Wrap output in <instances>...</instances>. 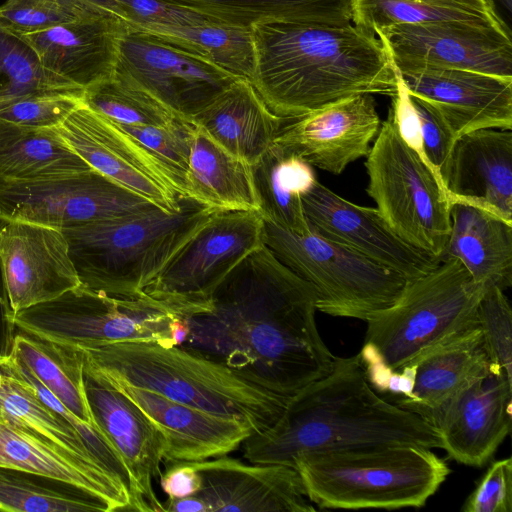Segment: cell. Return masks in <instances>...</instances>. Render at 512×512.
I'll return each mask as SVG.
<instances>
[{"label":"cell","instance_id":"cell-48","mask_svg":"<svg viewBox=\"0 0 512 512\" xmlns=\"http://www.w3.org/2000/svg\"><path fill=\"white\" fill-rule=\"evenodd\" d=\"M389 110L402 139L424 157L419 119L399 73L398 89Z\"/></svg>","mask_w":512,"mask_h":512},{"label":"cell","instance_id":"cell-15","mask_svg":"<svg viewBox=\"0 0 512 512\" xmlns=\"http://www.w3.org/2000/svg\"><path fill=\"white\" fill-rule=\"evenodd\" d=\"M56 130L93 170L164 211L180 208L183 196L152 154L84 102Z\"/></svg>","mask_w":512,"mask_h":512},{"label":"cell","instance_id":"cell-17","mask_svg":"<svg viewBox=\"0 0 512 512\" xmlns=\"http://www.w3.org/2000/svg\"><path fill=\"white\" fill-rule=\"evenodd\" d=\"M0 276L15 314L81 285L63 230L0 219Z\"/></svg>","mask_w":512,"mask_h":512},{"label":"cell","instance_id":"cell-5","mask_svg":"<svg viewBox=\"0 0 512 512\" xmlns=\"http://www.w3.org/2000/svg\"><path fill=\"white\" fill-rule=\"evenodd\" d=\"M216 211L182 197L176 212L154 207L63 232L81 285L132 298L144 295L171 258Z\"/></svg>","mask_w":512,"mask_h":512},{"label":"cell","instance_id":"cell-11","mask_svg":"<svg viewBox=\"0 0 512 512\" xmlns=\"http://www.w3.org/2000/svg\"><path fill=\"white\" fill-rule=\"evenodd\" d=\"M262 244L263 217L259 212L217 210L144 293L177 315L205 310L221 281Z\"/></svg>","mask_w":512,"mask_h":512},{"label":"cell","instance_id":"cell-20","mask_svg":"<svg viewBox=\"0 0 512 512\" xmlns=\"http://www.w3.org/2000/svg\"><path fill=\"white\" fill-rule=\"evenodd\" d=\"M399 75L409 95L436 110L457 138L479 129H512V77L462 69Z\"/></svg>","mask_w":512,"mask_h":512},{"label":"cell","instance_id":"cell-40","mask_svg":"<svg viewBox=\"0 0 512 512\" xmlns=\"http://www.w3.org/2000/svg\"><path fill=\"white\" fill-rule=\"evenodd\" d=\"M83 102L124 126H161L179 118L138 84L115 72L86 88Z\"/></svg>","mask_w":512,"mask_h":512},{"label":"cell","instance_id":"cell-43","mask_svg":"<svg viewBox=\"0 0 512 512\" xmlns=\"http://www.w3.org/2000/svg\"><path fill=\"white\" fill-rule=\"evenodd\" d=\"M83 95L76 92L31 94L0 108V120L32 128H57L83 103Z\"/></svg>","mask_w":512,"mask_h":512},{"label":"cell","instance_id":"cell-34","mask_svg":"<svg viewBox=\"0 0 512 512\" xmlns=\"http://www.w3.org/2000/svg\"><path fill=\"white\" fill-rule=\"evenodd\" d=\"M212 22L251 28L257 22L283 20L324 25L351 23L348 0H157Z\"/></svg>","mask_w":512,"mask_h":512},{"label":"cell","instance_id":"cell-21","mask_svg":"<svg viewBox=\"0 0 512 512\" xmlns=\"http://www.w3.org/2000/svg\"><path fill=\"white\" fill-rule=\"evenodd\" d=\"M201 476L194 494L207 512H312L298 471L289 465L247 464L226 456L193 462Z\"/></svg>","mask_w":512,"mask_h":512},{"label":"cell","instance_id":"cell-2","mask_svg":"<svg viewBox=\"0 0 512 512\" xmlns=\"http://www.w3.org/2000/svg\"><path fill=\"white\" fill-rule=\"evenodd\" d=\"M251 35V83L283 120L358 94L397 92L398 73L382 43L352 23L266 20Z\"/></svg>","mask_w":512,"mask_h":512},{"label":"cell","instance_id":"cell-23","mask_svg":"<svg viewBox=\"0 0 512 512\" xmlns=\"http://www.w3.org/2000/svg\"><path fill=\"white\" fill-rule=\"evenodd\" d=\"M113 386L159 429L165 440V462H199L226 456L254 433L250 424L239 419L212 414L149 390Z\"/></svg>","mask_w":512,"mask_h":512},{"label":"cell","instance_id":"cell-12","mask_svg":"<svg viewBox=\"0 0 512 512\" xmlns=\"http://www.w3.org/2000/svg\"><path fill=\"white\" fill-rule=\"evenodd\" d=\"M114 72L190 122L239 79L185 45L130 26L120 41Z\"/></svg>","mask_w":512,"mask_h":512},{"label":"cell","instance_id":"cell-24","mask_svg":"<svg viewBox=\"0 0 512 512\" xmlns=\"http://www.w3.org/2000/svg\"><path fill=\"white\" fill-rule=\"evenodd\" d=\"M128 27L114 16L76 18L21 36L46 69L85 90L113 75Z\"/></svg>","mask_w":512,"mask_h":512},{"label":"cell","instance_id":"cell-38","mask_svg":"<svg viewBox=\"0 0 512 512\" xmlns=\"http://www.w3.org/2000/svg\"><path fill=\"white\" fill-rule=\"evenodd\" d=\"M0 374L1 414L62 448L107 468L94 453L88 438L76 427L47 406L29 387L3 372Z\"/></svg>","mask_w":512,"mask_h":512},{"label":"cell","instance_id":"cell-41","mask_svg":"<svg viewBox=\"0 0 512 512\" xmlns=\"http://www.w3.org/2000/svg\"><path fill=\"white\" fill-rule=\"evenodd\" d=\"M119 126L152 154L168 174L178 193L187 197L186 176L195 125L177 118L161 126Z\"/></svg>","mask_w":512,"mask_h":512},{"label":"cell","instance_id":"cell-14","mask_svg":"<svg viewBox=\"0 0 512 512\" xmlns=\"http://www.w3.org/2000/svg\"><path fill=\"white\" fill-rule=\"evenodd\" d=\"M399 73L462 69L512 77V36L460 23L397 24L375 30Z\"/></svg>","mask_w":512,"mask_h":512},{"label":"cell","instance_id":"cell-16","mask_svg":"<svg viewBox=\"0 0 512 512\" xmlns=\"http://www.w3.org/2000/svg\"><path fill=\"white\" fill-rule=\"evenodd\" d=\"M302 205L311 231L407 280L427 274L440 263L438 257L401 238L377 208L352 203L317 180L303 194Z\"/></svg>","mask_w":512,"mask_h":512},{"label":"cell","instance_id":"cell-42","mask_svg":"<svg viewBox=\"0 0 512 512\" xmlns=\"http://www.w3.org/2000/svg\"><path fill=\"white\" fill-rule=\"evenodd\" d=\"M477 321L490 362L512 378V311L504 290L485 287Z\"/></svg>","mask_w":512,"mask_h":512},{"label":"cell","instance_id":"cell-1","mask_svg":"<svg viewBox=\"0 0 512 512\" xmlns=\"http://www.w3.org/2000/svg\"><path fill=\"white\" fill-rule=\"evenodd\" d=\"M316 310L314 288L262 244L221 281L205 310L177 315L185 327L178 346L290 397L333 366Z\"/></svg>","mask_w":512,"mask_h":512},{"label":"cell","instance_id":"cell-3","mask_svg":"<svg viewBox=\"0 0 512 512\" xmlns=\"http://www.w3.org/2000/svg\"><path fill=\"white\" fill-rule=\"evenodd\" d=\"M372 445L441 448L438 430L380 396L359 355L334 357L329 374L292 395L267 429L243 443L250 463L293 467L300 454Z\"/></svg>","mask_w":512,"mask_h":512},{"label":"cell","instance_id":"cell-45","mask_svg":"<svg viewBox=\"0 0 512 512\" xmlns=\"http://www.w3.org/2000/svg\"><path fill=\"white\" fill-rule=\"evenodd\" d=\"M410 98L420 123L423 155L444 185L457 136L430 105Z\"/></svg>","mask_w":512,"mask_h":512},{"label":"cell","instance_id":"cell-31","mask_svg":"<svg viewBox=\"0 0 512 512\" xmlns=\"http://www.w3.org/2000/svg\"><path fill=\"white\" fill-rule=\"evenodd\" d=\"M351 23L361 31L397 24L460 23L511 35L492 0H348ZM512 36V35H511Z\"/></svg>","mask_w":512,"mask_h":512},{"label":"cell","instance_id":"cell-35","mask_svg":"<svg viewBox=\"0 0 512 512\" xmlns=\"http://www.w3.org/2000/svg\"><path fill=\"white\" fill-rule=\"evenodd\" d=\"M12 355L22 361L80 422L98 431L85 394L83 355L79 349L18 331Z\"/></svg>","mask_w":512,"mask_h":512},{"label":"cell","instance_id":"cell-28","mask_svg":"<svg viewBox=\"0 0 512 512\" xmlns=\"http://www.w3.org/2000/svg\"><path fill=\"white\" fill-rule=\"evenodd\" d=\"M282 121L251 81L241 78L192 118L220 147L251 166L275 142Z\"/></svg>","mask_w":512,"mask_h":512},{"label":"cell","instance_id":"cell-37","mask_svg":"<svg viewBox=\"0 0 512 512\" xmlns=\"http://www.w3.org/2000/svg\"><path fill=\"white\" fill-rule=\"evenodd\" d=\"M130 27L157 33L185 45L237 78L251 81L253 77L254 47L251 28L211 21L196 25Z\"/></svg>","mask_w":512,"mask_h":512},{"label":"cell","instance_id":"cell-26","mask_svg":"<svg viewBox=\"0 0 512 512\" xmlns=\"http://www.w3.org/2000/svg\"><path fill=\"white\" fill-rule=\"evenodd\" d=\"M413 364L415 379L410 397L390 401L437 429L450 405L492 363L477 325L427 352Z\"/></svg>","mask_w":512,"mask_h":512},{"label":"cell","instance_id":"cell-33","mask_svg":"<svg viewBox=\"0 0 512 512\" xmlns=\"http://www.w3.org/2000/svg\"><path fill=\"white\" fill-rule=\"evenodd\" d=\"M252 174L263 219L299 234L309 233L302 196L316 181L312 166L274 142L252 165Z\"/></svg>","mask_w":512,"mask_h":512},{"label":"cell","instance_id":"cell-27","mask_svg":"<svg viewBox=\"0 0 512 512\" xmlns=\"http://www.w3.org/2000/svg\"><path fill=\"white\" fill-rule=\"evenodd\" d=\"M0 465L41 474L104 500L113 511H131L124 485L103 465L74 454L0 413Z\"/></svg>","mask_w":512,"mask_h":512},{"label":"cell","instance_id":"cell-19","mask_svg":"<svg viewBox=\"0 0 512 512\" xmlns=\"http://www.w3.org/2000/svg\"><path fill=\"white\" fill-rule=\"evenodd\" d=\"M291 120L275 142L335 175L368 155L381 127L372 94L350 96Z\"/></svg>","mask_w":512,"mask_h":512},{"label":"cell","instance_id":"cell-52","mask_svg":"<svg viewBox=\"0 0 512 512\" xmlns=\"http://www.w3.org/2000/svg\"><path fill=\"white\" fill-rule=\"evenodd\" d=\"M1 379H2V377H1V374H0V382H1Z\"/></svg>","mask_w":512,"mask_h":512},{"label":"cell","instance_id":"cell-29","mask_svg":"<svg viewBox=\"0 0 512 512\" xmlns=\"http://www.w3.org/2000/svg\"><path fill=\"white\" fill-rule=\"evenodd\" d=\"M451 228L439 260H458L472 279L502 290L512 285V224L479 206L454 201Z\"/></svg>","mask_w":512,"mask_h":512},{"label":"cell","instance_id":"cell-25","mask_svg":"<svg viewBox=\"0 0 512 512\" xmlns=\"http://www.w3.org/2000/svg\"><path fill=\"white\" fill-rule=\"evenodd\" d=\"M445 189L450 203L479 206L512 224V132L479 129L459 136Z\"/></svg>","mask_w":512,"mask_h":512},{"label":"cell","instance_id":"cell-7","mask_svg":"<svg viewBox=\"0 0 512 512\" xmlns=\"http://www.w3.org/2000/svg\"><path fill=\"white\" fill-rule=\"evenodd\" d=\"M485 287L458 260L441 261L427 274L408 280L392 305L366 318L364 343L393 370L413 364L478 325Z\"/></svg>","mask_w":512,"mask_h":512},{"label":"cell","instance_id":"cell-49","mask_svg":"<svg viewBox=\"0 0 512 512\" xmlns=\"http://www.w3.org/2000/svg\"><path fill=\"white\" fill-rule=\"evenodd\" d=\"M161 472L160 485L168 498H183L196 494L201 488V476L193 462H165Z\"/></svg>","mask_w":512,"mask_h":512},{"label":"cell","instance_id":"cell-46","mask_svg":"<svg viewBox=\"0 0 512 512\" xmlns=\"http://www.w3.org/2000/svg\"><path fill=\"white\" fill-rule=\"evenodd\" d=\"M512 458L492 462L463 504L464 512H511Z\"/></svg>","mask_w":512,"mask_h":512},{"label":"cell","instance_id":"cell-18","mask_svg":"<svg viewBox=\"0 0 512 512\" xmlns=\"http://www.w3.org/2000/svg\"><path fill=\"white\" fill-rule=\"evenodd\" d=\"M83 370L85 394L96 427L129 471L131 511H165L152 488L164 461L163 435L124 393L84 366Z\"/></svg>","mask_w":512,"mask_h":512},{"label":"cell","instance_id":"cell-36","mask_svg":"<svg viewBox=\"0 0 512 512\" xmlns=\"http://www.w3.org/2000/svg\"><path fill=\"white\" fill-rule=\"evenodd\" d=\"M0 510L22 512L113 511L103 498L77 486L0 465Z\"/></svg>","mask_w":512,"mask_h":512},{"label":"cell","instance_id":"cell-6","mask_svg":"<svg viewBox=\"0 0 512 512\" xmlns=\"http://www.w3.org/2000/svg\"><path fill=\"white\" fill-rule=\"evenodd\" d=\"M293 467L321 509H400L426 504L450 474L446 461L418 445L312 451Z\"/></svg>","mask_w":512,"mask_h":512},{"label":"cell","instance_id":"cell-39","mask_svg":"<svg viewBox=\"0 0 512 512\" xmlns=\"http://www.w3.org/2000/svg\"><path fill=\"white\" fill-rule=\"evenodd\" d=\"M84 93V89L46 69L34 48L0 24V108L28 95Z\"/></svg>","mask_w":512,"mask_h":512},{"label":"cell","instance_id":"cell-51","mask_svg":"<svg viewBox=\"0 0 512 512\" xmlns=\"http://www.w3.org/2000/svg\"><path fill=\"white\" fill-rule=\"evenodd\" d=\"M498 10V12L503 17V12L506 17L510 20L512 14V0H492ZM504 19V18H503Z\"/></svg>","mask_w":512,"mask_h":512},{"label":"cell","instance_id":"cell-50","mask_svg":"<svg viewBox=\"0 0 512 512\" xmlns=\"http://www.w3.org/2000/svg\"><path fill=\"white\" fill-rule=\"evenodd\" d=\"M58 2L74 18L114 16L128 23L115 0H58Z\"/></svg>","mask_w":512,"mask_h":512},{"label":"cell","instance_id":"cell-44","mask_svg":"<svg viewBox=\"0 0 512 512\" xmlns=\"http://www.w3.org/2000/svg\"><path fill=\"white\" fill-rule=\"evenodd\" d=\"M74 19L58 0H6L0 5V24L18 35L40 32Z\"/></svg>","mask_w":512,"mask_h":512},{"label":"cell","instance_id":"cell-32","mask_svg":"<svg viewBox=\"0 0 512 512\" xmlns=\"http://www.w3.org/2000/svg\"><path fill=\"white\" fill-rule=\"evenodd\" d=\"M90 170L56 128H32L0 120V181H30Z\"/></svg>","mask_w":512,"mask_h":512},{"label":"cell","instance_id":"cell-13","mask_svg":"<svg viewBox=\"0 0 512 512\" xmlns=\"http://www.w3.org/2000/svg\"><path fill=\"white\" fill-rule=\"evenodd\" d=\"M154 207L93 169L30 181H0V219L61 230L131 216Z\"/></svg>","mask_w":512,"mask_h":512},{"label":"cell","instance_id":"cell-30","mask_svg":"<svg viewBox=\"0 0 512 512\" xmlns=\"http://www.w3.org/2000/svg\"><path fill=\"white\" fill-rule=\"evenodd\" d=\"M186 196L216 210L260 213L252 166L228 153L196 125Z\"/></svg>","mask_w":512,"mask_h":512},{"label":"cell","instance_id":"cell-47","mask_svg":"<svg viewBox=\"0 0 512 512\" xmlns=\"http://www.w3.org/2000/svg\"><path fill=\"white\" fill-rule=\"evenodd\" d=\"M122 9L129 26L142 25H196L208 22L205 17L176 10L157 0H115ZM212 22V21H211Z\"/></svg>","mask_w":512,"mask_h":512},{"label":"cell","instance_id":"cell-8","mask_svg":"<svg viewBox=\"0 0 512 512\" xmlns=\"http://www.w3.org/2000/svg\"><path fill=\"white\" fill-rule=\"evenodd\" d=\"M18 331L73 348L153 341L178 345L184 324L165 303L147 296L123 298L83 285L15 315Z\"/></svg>","mask_w":512,"mask_h":512},{"label":"cell","instance_id":"cell-9","mask_svg":"<svg viewBox=\"0 0 512 512\" xmlns=\"http://www.w3.org/2000/svg\"><path fill=\"white\" fill-rule=\"evenodd\" d=\"M263 242L316 293L317 310L366 318L392 305L407 279L365 256L310 231L299 234L263 219Z\"/></svg>","mask_w":512,"mask_h":512},{"label":"cell","instance_id":"cell-22","mask_svg":"<svg viewBox=\"0 0 512 512\" xmlns=\"http://www.w3.org/2000/svg\"><path fill=\"white\" fill-rule=\"evenodd\" d=\"M512 422V378L491 364L447 409L437 430L441 448L465 465L482 467L507 437Z\"/></svg>","mask_w":512,"mask_h":512},{"label":"cell","instance_id":"cell-4","mask_svg":"<svg viewBox=\"0 0 512 512\" xmlns=\"http://www.w3.org/2000/svg\"><path fill=\"white\" fill-rule=\"evenodd\" d=\"M86 370L113 385L133 386L203 411L250 424L271 426L289 396L256 385L222 364L178 345L153 341L118 342L77 348Z\"/></svg>","mask_w":512,"mask_h":512},{"label":"cell","instance_id":"cell-10","mask_svg":"<svg viewBox=\"0 0 512 512\" xmlns=\"http://www.w3.org/2000/svg\"><path fill=\"white\" fill-rule=\"evenodd\" d=\"M365 166L367 193L390 227L439 258L450 233L451 203L429 162L402 139L390 110Z\"/></svg>","mask_w":512,"mask_h":512}]
</instances>
